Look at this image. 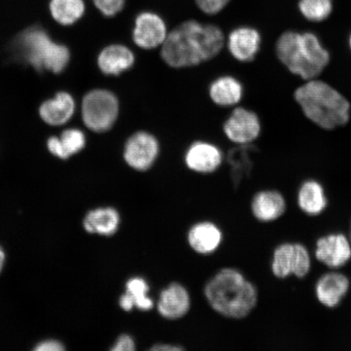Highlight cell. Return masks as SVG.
Returning a JSON list of instances; mask_svg holds the SVG:
<instances>
[{
    "mask_svg": "<svg viewBox=\"0 0 351 351\" xmlns=\"http://www.w3.org/2000/svg\"><path fill=\"white\" fill-rule=\"evenodd\" d=\"M278 59L289 71L306 81L317 78L330 60L317 34L289 29L276 43Z\"/></svg>",
    "mask_w": 351,
    "mask_h": 351,
    "instance_id": "3",
    "label": "cell"
},
{
    "mask_svg": "<svg viewBox=\"0 0 351 351\" xmlns=\"http://www.w3.org/2000/svg\"><path fill=\"white\" fill-rule=\"evenodd\" d=\"M261 34L251 25L239 26L227 38V47L232 58L241 63L251 62L261 50Z\"/></svg>",
    "mask_w": 351,
    "mask_h": 351,
    "instance_id": "13",
    "label": "cell"
},
{
    "mask_svg": "<svg viewBox=\"0 0 351 351\" xmlns=\"http://www.w3.org/2000/svg\"><path fill=\"white\" fill-rule=\"evenodd\" d=\"M311 269V257L305 245L285 243L274 250L271 270L276 278L285 279L292 275L304 278Z\"/></svg>",
    "mask_w": 351,
    "mask_h": 351,
    "instance_id": "7",
    "label": "cell"
},
{
    "mask_svg": "<svg viewBox=\"0 0 351 351\" xmlns=\"http://www.w3.org/2000/svg\"><path fill=\"white\" fill-rule=\"evenodd\" d=\"M95 5L105 16L112 17L125 8V0H93Z\"/></svg>",
    "mask_w": 351,
    "mask_h": 351,
    "instance_id": "28",
    "label": "cell"
},
{
    "mask_svg": "<svg viewBox=\"0 0 351 351\" xmlns=\"http://www.w3.org/2000/svg\"><path fill=\"white\" fill-rule=\"evenodd\" d=\"M295 98L306 117L324 130L343 126L350 120V104L328 83L311 79L295 90Z\"/></svg>",
    "mask_w": 351,
    "mask_h": 351,
    "instance_id": "4",
    "label": "cell"
},
{
    "mask_svg": "<svg viewBox=\"0 0 351 351\" xmlns=\"http://www.w3.org/2000/svg\"><path fill=\"white\" fill-rule=\"evenodd\" d=\"M47 147L49 149L52 155L60 158V159L65 160L63 149L62 147H61L58 137H51L48 139Z\"/></svg>",
    "mask_w": 351,
    "mask_h": 351,
    "instance_id": "32",
    "label": "cell"
},
{
    "mask_svg": "<svg viewBox=\"0 0 351 351\" xmlns=\"http://www.w3.org/2000/svg\"><path fill=\"white\" fill-rule=\"evenodd\" d=\"M298 207L308 216H318L328 206L324 186L315 180H307L302 184L297 195Z\"/></svg>",
    "mask_w": 351,
    "mask_h": 351,
    "instance_id": "23",
    "label": "cell"
},
{
    "mask_svg": "<svg viewBox=\"0 0 351 351\" xmlns=\"http://www.w3.org/2000/svg\"><path fill=\"white\" fill-rule=\"evenodd\" d=\"M191 306L190 293L184 285L178 282L169 284L160 292L156 305L161 317L169 320L185 317Z\"/></svg>",
    "mask_w": 351,
    "mask_h": 351,
    "instance_id": "14",
    "label": "cell"
},
{
    "mask_svg": "<svg viewBox=\"0 0 351 351\" xmlns=\"http://www.w3.org/2000/svg\"><path fill=\"white\" fill-rule=\"evenodd\" d=\"M187 240L193 251L208 256L216 252L221 247L223 234L216 223L202 221L191 228L188 232Z\"/></svg>",
    "mask_w": 351,
    "mask_h": 351,
    "instance_id": "17",
    "label": "cell"
},
{
    "mask_svg": "<svg viewBox=\"0 0 351 351\" xmlns=\"http://www.w3.org/2000/svg\"><path fill=\"white\" fill-rule=\"evenodd\" d=\"M225 44V34L217 25L189 20L169 32L160 57L170 68L195 67L216 58Z\"/></svg>",
    "mask_w": 351,
    "mask_h": 351,
    "instance_id": "1",
    "label": "cell"
},
{
    "mask_svg": "<svg viewBox=\"0 0 351 351\" xmlns=\"http://www.w3.org/2000/svg\"><path fill=\"white\" fill-rule=\"evenodd\" d=\"M254 218L261 222H273L282 217L287 209V200L280 192L266 190L258 192L252 201Z\"/></svg>",
    "mask_w": 351,
    "mask_h": 351,
    "instance_id": "18",
    "label": "cell"
},
{
    "mask_svg": "<svg viewBox=\"0 0 351 351\" xmlns=\"http://www.w3.org/2000/svg\"><path fill=\"white\" fill-rule=\"evenodd\" d=\"M75 112V102L67 92H60L53 99L44 102L39 114L42 119L50 125H61L71 119Z\"/></svg>",
    "mask_w": 351,
    "mask_h": 351,
    "instance_id": "21",
    "label": "cell"
},
{
    "mask_svg": "<svg viewBox=\"0 0 351 351\" xmlns=\"http://www.w3.org/2000/svg\"><path fill=\"white\" fill-rule=\"evenodd\" d=\"M120 213L111 207L99 208L91 210L86 214L83 221L86 232L92 234L112 236L119 230Z\"/></svg>",
    "mask_w": 351,
    "mask_h": 351,
    "instance_id": "22",
    "label": "cell"
},
{
    "mask_svg": "<svg viewBox=\"0 0 351 351\" xmlns=\"http://www.w3.org/2000/svg\"><path fill=\"white\" fill-rule=\"evenodd\" d=\"M315 257L331 269H339L351 260V243L343 234L322 237L315 243Z\"/></svg>",
    "mask_w": 351,
    "mask_h": 351,
    "instance_id": "12",
    "label": "cell"
},
{
    "mask_svg": "<svg viewBox=\"0 0 351 351\" xmlns=\"http://www.w3.org/2000/svg\"><path fill=\"white\" fill-rule=\"evenodd\" d=\"M204 296L217 313L234 319L247 317L258 300L256 287L234 267H225L212 276L205 285Z\"/></svg>",
    "mask_w": 351,
    "mask_h": 351,
    "instance_id": "2",
    "label": "cell"
},
{
    "mask_svg": "<svg viewBox=\"0 0 351 351\" xmlns=\"http://www.w3.org/2000/svg\"><path fill=\"white\" fill-rule=\"evenodd\" d=\"M257 149L253 144L237 145L227 154V161L230 166L232 184L237 189L245 178L251 176L253 169L252 154Z\"/></svg>",
    "mask_w": 351,
    "mask_h": 351,
    "instance_id": "24",
    "label": "cell"
},
{
    "mask_svg": "<svg viewBox=\"0 0 351 351\" xmlns=\"http://www.w3.org/2000/svg\"><path fill=\"white\" fill-rule=\"evenodd\" d=\"M37 351H61L64 348L62 343L56 340H47L40 342L34 349Z\"/></svg>",
    "mask_w": 351,
    "mask_h": 351,
    "instance_id": "31",
    "label": "cell"
},
{
    "mask_svg": "<svg viewBox=\"0 0 351 351\" xmlns=\"http://www.w3.org/2000/svg\"><path fill=\"white\" fill-rule=\"evenodd\" d=\"M208 95L210 99L217 106L234 107L243 99L244 87L238 78L231 75H222L210 82Z\"/></svg>",
    "mask_w": 351,
    "mask_h": 351,
    "instance_id": "19",
    "label": "cell"
},
{
    "mask_svg": "<svg viewBox=\"0 0 351 351\" xmlns=\"http://www.w3.org/2000/svg\"><path fill=\"white\" fill-rule=\"evenodd\" d=\"M49 8L54 20L63 25L75 23L86 11L84 0H51Z\"/></svg>",
    "mask_w": 351,
    "mask_h": 351,
    "instance_id": "25",
    "label": "cell"
},
{
    "mask_svg": "<svg viewBox=\"0 0 351 351\" xmlns=\"http://www.w3.org/2000/svg\"><path fill=\"white\" fill-rule=\"evenodd\" d=\"M160 152V144L155 135L146 130L132 134L124 144L123 159L130 169L146 172L156 164Z\"/></svg>",
    "mask_w": 351,
    "mask_h": 351,
    "instance_id": "8",
    "label": "cell"
},
{
    "mask_svg": "<svg viewBox=\"0 0 351 351\" xmlns=\"http://www.w3.org/2000/svg\"><path fill=\"white\" fill-rule=\"evenodd\" d=\"M150 285L141 276H134L127 280L125 291L119 298L121 308L130 313L134 308L142 311H149L154 308L155 302L148 295Z\"/></svg>",
    "mask_w": 351,
    "mask_h": 351,
    "instance_id": "20",
    "label": "cell"
},
{
    "mask_svg": "<svg viewBox=\"0 0 351 351\" xmlns=\"http://www.w3.org/2000/svg\"><path fill=\"white\" fill-rule=\"evenodd\" d=\"M16 54L38 71L59 73L68 65L70 54L68 48L52 40L41 28L32 27L16 39Z\"/></svg>",
    "mask_w": 351,
    "mask_h": 351,
    "instance_id": "5",
    "label": "cell"
},
{
    "mask_svg": "<svg viewBox=\"0 0 351 351\" xmlns=\"http://www.w3.org/2000/svg\"><path fill=\"white\" fill-rule=\"evenodd\" d=\"M136 350V342L134 337L127 333L118 337L115 343L111 348L112 351H134Z\"/></svg>",
    "mask_w": 351,
    "mask_h": 351,
    "instance_id": "30",
    "label": "cell"
},
{
    "mask_svg": "<svg viewBox=\"0 0 351 351\" xmlns=\"http://www.w3.org/2000/svg\"><path fill=\"white\" fill-rule=\"evenodd\" d=\"M59 139L63 149L65 160L83 150L86 143L85 134L77 129H70L64 131Z\"/></svg>",
    "mask_w": 351,
    "mask_h": 351,
    "instance_id": "27",
    "label": "cell"
},
{
    "mask_svg": "<svg viewBox=\"0 0 351 351\" xmlns=\"http://www.w3.org/2000/svg\"><path fill=\"white\" fill-rule=\"evenodd\" d=\"M197 8L207 15H216L221 12L230 0H195Z\"/></svg>",
    "mask_w": 351,
    "mask_h": 351,
    "instance_id": "29",
    "label": "cell"
},
{
    "mask_svg": "<svg viewBox=\"0 0 351 351\" xmlns=\"http://www.w3.org/2000/svg\"><path fill=\"white\" fill-rule=\"evenodd\" d=\"M119 99L111 90H92L83 98V122L88 129L95 133H105L112 130L119 117Z\"/></svg>",
    "mask_w": 351,
    "mask_h": 351,
    "instance_id": "6",
    "label": "cell"
},
{
    "mask_svg": "<svg viewBox=\"0 0 351 351\" xmlns=\"http://www.w3.org/2000/svg\"><path fill=\"white\" fill-rule=\"evenodd\" d=\"M152 351H180L183 350L182 346L171 343H157L149 349Z\"/></svg>",
    "mask_w": 351,
    "mask_h": 351,
    "instance_id": "33",
    "label": "cell"
},
{
    "mask_svg": "<svg viewBox=\"0 0 351 351\" xmlns=\"http://www.w3.org/2000/svg\"><path fill=\"white\" fill-rule=\"evenodd\" d=\"M223 161V152L216 144L197 140L189 145L184 162L188 169L199 174L216 172Z\"/></svg>",
    "mask_w": 351,
    "mask_h": 351,
    "instance_id": "11",
    "label": "cell"
},
{
    "mask_svg": "<svg viewBox=\"0 0 351 351\" xmlns=\"http://www.w3.org/2000/svg\"><path fill=\"white\" fill-rule=\"evenodd\" d=\"M4 262H5V254H4L3 249L0 247V271L3 269Z\"/></svg>",
    "mask_w": 351,
    "mask_h": 351,
    "instance_id": "34",
    "label": "cell"
},
{
    "mask_svg": "<svg viewBox=\"0 0 351 351\" xmlns=\"http://www.w3.org/2000/svg\"><path fill=\"white\" fill-rule=\"evenodd\" d=\"M350 288V279L343 274L331 271L324 274L315 284V293L319 304L335 308L348 295Z\"/></svg>",
    "mask_w": 351,
    "mask_h": 351,
    "instance_id": "16",
    "label": "cell"
},
{
    "mask_svg": "<svg viewBox=\"0 0 351 351\" xmlns=\"http://www.w3.org/2000/svg\"><path fill=\"white\" fill-rule=\"evenodd\" d=\"M348 42H349V46H350V50H351V32L350 34Z\"/></svg>",
    "mask_w": 351,
    "mask_h": 351,
    "instance_id": "35",
    "label": "cell"
},
{
    "mask_svg": "<svg viewBox=\"0 0 351 351\" xmlns=\"http://www.w3.org/2000/svg\"><path fill=\"white\" fill-rule=\"evenodd\" d=\"M168 34L163 17L156 12L144 11L136 16L132 39L140 49L151 51L161 47Z\"/></svg>",
    "mask_w": 351,
    "mask_h": 351,
    "instance_id": "9",
    "label": "cell"
},
{
    "mask_svg": "<svg viewBox=\"0 0 351 351\" xmlns=\"http://www.w3.org/2000/svg\"><path fill=\"white\" fill-rule=\"evenodd\" d=\"M298 10L309 23H323L332 14L335 0H298Z\"/></svg>",
    "mask_w": 351,
    "mask_h": 351,
    "instance_id": "26",
    "label": "cell"
},
{
    "mask_svg": "<svg viewBox=\"0 0 351 351\" xmlns=\"http://www.w3.org/2000/svg\"><path fill=\"white\" fill-rule=\"evenodd\" d=\"M223 132L236 145L252 144L261 133L260 117L252 110L236 108L223 122Z\"/></svg>",
    "mask_w": 351,
    "mask_h": 351,
    "instance_id": "10",
    "label": "cell"
},
{
    "mask_svg": "<svg viewBox=\"0 0 351 351\" xmlns=\"http://www.w3.org/2000/svg\"><path fill=\"white\" fill-rule=\"evenodd\" d=\"M350 243H351V232H350Z\"/></svg>",
    "mask_w": 351,
    "mask_h": 351,
    "instance_id": "36",
    "label": "cell"
},
{
    "mask_svg": "<svg viewBox=\"0 0 351 351\" xmlns=\"http://www.w3.org/2000/svg\"><path fill=\"white\" fill-rule=\"evenodd\" d=\"M136 63V56L124 44L115 43L105 47L99 52L98 67L105 75L118 77L130 71Z\"/></svg>",
    "mask_w": 351,
    "mask_h": 351,
    "instance_id": "15",
    "label": "cell"
}]
</instances>
